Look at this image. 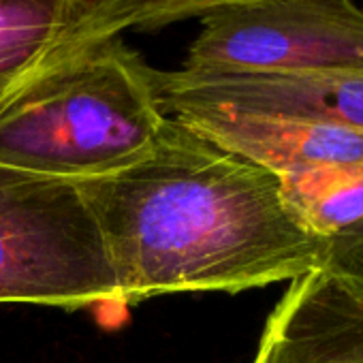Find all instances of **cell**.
<instances>
[{"label": "cell", "mask_w": 363, "mask_h": 363, "mask_svg": "<svg viewBox=\"0 0 363 363\" xmlns=\"http://www.w3.org/2000/svg\"><path fill=\"white\" fill-rule=\"evenodd\" d=\"M77 184L103 233L122 306L293 282L325 261L327 240L301 223L274 171L173 118L141 160Z\"/></svg>", "instance_id": "6da1fadb"}, {"label": "cell", "mask_w": 363, "mask_h": 363, "mask_svg": "<svg viewBox=\"0 0 363 363\" xmlns=\"http://www.w3.org/2000/svg\"><path fill=\"white\" fill-rule=\"evenodd\" d=\"M154 69L120 37L28 84L0 111V164L65 179L116 173L156 143Z\"/></svg>", "instance_id": "7a4b0ae2"}, {"label": "cell", "mask_w": 363, "mask_h": 363, "mask_svg": "<svg viewBox=\"0 0 363 363\" xmlns=\"http://www.w3.org/2000/svg\"><path fill=\"white\" fill-rule=\"evenodd\" d=\"M0 303H122L77 179L0 164Z\"/></svg>", "instance_id": "3957f363"}, {"label": "cell", "mask_w": 363, "mask_h": 363, "mask_svg": "<svg viewBox=\"0 0 363 363\" xmlns=\"http://www.w3.org/2000/svg\"><path fill=\"white\" fill-rule=\"evenodd\" d=\"M184 69L208 73L363 71L354 0H259L201 20Z\"/></svg>", "instance_id": "277c9868"}, {"label": "cell", "mask_w": 363, "mask_h": 363, "mask_svg": "<svg viewBox=\"0 0 363 363\" xmlns=\"http://www.w3.org/2000/svg\"><path fill=\"white\" fill-rule=\"evenodd\" d=\"M154 88L162 111L173 105H199L327 122L363 133V71L274 75L154 69Z\"/></svg>", "instance_id": "5b68a950"}, {"label": "cell", "mask_w": 363, "mask_h": 363, "mask_svg": "<svg viewBox=\"0 0 363 363\" xmlns=\"http://www.w3.org/2000/svg\"><path fill=\"white\" fill-rule=\"evenodd\" d=\"M122 33L118 0H0V111L43 73Z\"/></svg>", "instance_id": "8992f818"}, {"label": "cell", "mask_w": 363, "mask_h": 363, "mask_svg": "<svg viewBox=\"0 0 363 363\" xmlns=\"http://www.w3.org/2000/svg\"><path fill=\"white\" fill-rule=\"evenodd\" d=\"M250 363H363V291L323 267L295 278Z\"/></svg>", "instance_id": "52a82bcc"}, {"label": "cell", "mask_w": 363, "mask_h": 363, "mask_svg": "<svg viewBox=\"0 0 363 363\" xmlns=\"http://www.w3.org/2000/svg\"><path fill=\"white\" fill-rule=\"evenodd\" d=\"M164 113L218 147L274 171L278 177L325 164L363 162V133L327 122L199 105H173Z\"/></svg>", "instance_id": "ba28073f"}, {"label": "cell", "mask_w": 363, "mask_h": 363, "mask_svg": "<svg viewBox=\"0 0 363 363\" xmlns=\"http://www.w3.org/2000/svg\"><path fill=\"white\" fill-rule=\"evenodd\" d=\"M280 179L289 206L325 240L363 220V162L325 164Z\"/></svg>", "instance_id": "9c48e42d"}, {"label": "cell", "mask_w": 363, "mask_h": 363, "mask_svg": "<svg viewBox=\"0 0 363 363\" xmlns=\"http://www.w3.org/2000/svg\"><path fill=\"white\" fill-rule=\"evenodd\" d=\"M259 0H118V16L126 30H156L182 20L244 7Z\"/></svg>", "instance_id": "30bf717a"}, {"label": "cell", "mask_w": 363, "mask_h": 363, "mask_svg": "<svg viewBox=\"0 0 363 363\" xmlns=\"http://www.w3.org/2000/svg\"><path fill=\"white\" fill-rule=\"evenodd\" d=\"M325 272L363 291V220L327 240Z\"/></svg>", "instance_id": "8fae6325"}]
</instances>
